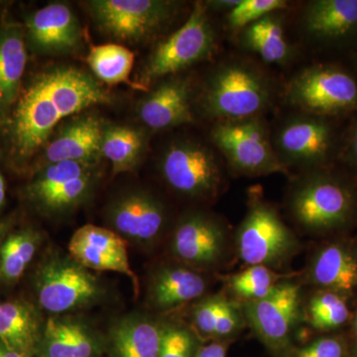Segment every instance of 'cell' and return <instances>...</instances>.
<instances>
[{
	"instance_id": "obj_1",
	"label": "cell",
	"mask_w": 357,
	"mask_h": 357,
	"mask_svg": "<svg viewBox=\"0 0 357 357\" xmlns=\"http://www.w3.org/2000/svg\"><path fill=\"white\" fill-rule=\"evenodd\" d=\"M112 102L98 79L72 66H58L37 75L18 100L13 141L20 158H29L70 115Z\"/></svg>"
},
{
	"instance_id": "obj_2",
	"label": "cell",
	"mask_w": 357,
	"mask_h": 357,
	"mask_svg": "<svg viewBox=\"0 0 357 357\" xmlns=\"http://www.w3.org/2000/svg\"><path fill=\"white\" fill-rule=\"evenodd\" d=\"M272 100L261 70L244 61H227L211 72L202 96L204 114L218 121L258 116Z\"/></svg>"
},
{
	"instance_id": "obj_3",
	"label": "cell",
	"mask_w": 357,
	"mask_h": 357,
	"mask_svg": "<svg viewBox=\"0 0 357 357\" xmlns=\"http://www.w3.org/2000/svg\"><path fill=\"white\" fill-rule=\"evenodd\" d=\"M34 288L40 306L51 314H63L98 302L105 289L89 269L72 257L51 255L39 265Z\"/></svg>"
},
{
	"instance_id": "obj_4",
	"label": "cell",
	"mask_w": 357,
	"mask_h": 357,
	"mask_svg": "<svg viewBox=\"0 0 357 357\" xmlns=\"http://www.w3.org/2000/svg\"><path fill=\"white\" fill-rule=\"evenodd\" d=\"M211 141L236 172L246 176L285 172L259 117L218 121Z\"/></svg>"
},
{
	"instance_id": "obj_5",
	"label": "cell",
	"mask_w": 357,
	"mask_h": 357,
	"mask_svg": "<svg viewBox=\"0 0 357 357\" xmlns=\"http://www.w3.org/2000/svg\"><path fill=\"white\" fill-rule=\"evenodd\" d=\"M215 49V34L206 6L197 3L182 27L155 47L141 74L140 86L211 57Z\"/></svg>"
},
{
	"instance_id": "obj_6",
	"label": "cell",
	"mask_w": 357,
	"mask_h": 357,
	"mask_svg": "<svg viewBox=\"0 0 357 357\" xmlns=\"http://www.w3.org/2000/svg\"><path fill=\"white\" fill-rule=\"evenodd\" d=\"M86 6L102 32L126 42L151 38L178 11L177 2L166 0H91Z\"/></svg>"
},
{
	"instance_id": "obj_7",
	"label": "cell",
	"mask_w": 357,
	"mask_h": 357,
	"mask_svg": "<svg viewBox=\"0 0 357 357\" xmlns=\"http://www.w3.org/2000/svg\"><path fill=\"white\" fill-rule=\"evenodd\" d=\"M160 167L167 184L188 198L211 199L222 187V165L217 155L196 141L178 140L169 145Z\"/></svg>"
},
{
	"instance_id": "obj_8",
	"label": "cell",
	"mask_w": 357,
	"mask_h": 357,
	"mask_svg": "<svg viewBox=\"0 0 357 357\" xmlns=\"http://www.w3.org/2000/svg\"><path fill=\"white\" fill-rule=\"evenodd\" d=\"M239 256L250 266H272L292 257L298 241L269 204L252 202L237 232Z\"/></svg>"
},
{
	"instance_id": "obj_9",
	"label": "cell",
	"mask_w": 357,
	"mask_h": 357,
	"mask_svg": "<svg viewBox=\"0 0 357 357\" xmlns=\"http://www.w3.org/2000/svg\"><path fill=\"white\" fill-rule=\"evenodd\" d=\"M300 310V287L292 283L277 284L259 300L244 305L249 325L260 340L277 356L292 351V333Z\"/></svg>"
},
{
	"instance_id": "obj_10",
	"label": "cell",
	"mask_w": 357,
	"mask_h": 357,
	"mask_svg": "<svg viewBox=\"0 0 357 357\" xmlns=\"http://www.w3.org/2000/svg\"><path fill=\"white\" fill-rule=\"evenodd\" d=\"M96 181L95 165L70 161L48 164L28 187V195L45 213L55 215L86 201Z\"/></svg>"
},
{
	"instance_id": "obj_11",
	"label": "cell",
	"mask_w": 357,
	"mask_h": 357,
	"mask_svg": "<svg viewBox=\"0 0 357 357\" xmlns=\"http://www.w3.org/2000/svg\"><path fill=\"white\" fill-rule=\"evenodd\" d=\"M289 208L301 227L319 231L337 227L351 210V197L345 188L330 178H302L294 188Z\"/></svg>"
},
{
	"instance_id": "obj_12",
	"label": "cell",
	"mask_w": 357,
	"mask_h": 357,
	"mask_svg": "<svg viewBox=\"0 0 357 357\" xmlns=\"http://www.w3.org/2000/svg\"><path fill=\"white\" fill-rule=\"evenodd\" d=\"M289 102L310 114H333L357 103V84L347 73L332 68L304 70L289 84Z\"/></svg>"
},
{
	"instance_id": "obj_13",
	"label": "cell",
	"mask_w": 357,
	"mask_h": 357,
	"mask_svg": "<svg viewBox=\"0 0 357 357\" xmlns=\"http://www.w3.org/2000/svg\"><path fill=\"white\" fill-rule=\"evenodd\" d=\"M69 252L73 259L86 269L116 272L128 276L138 295L139 282L129 262L128 243L114 230L84 225L73 234Z\"/></svg>"
},
{
	"instance_id": "obj_14",
	"label": "cell",
	"mask_w": 357,
	"mask_h": 357,
	"mask_svg": "<svg viewBox=\"0 0 357 357\" xmlns=\"http://www.w3.org/2000/svg\"><path fill=\"white\" fill-rule=\"evenodd\" d=\"M275 152L284 167H310L323 161L332 144L331 129L325 121L310 116H295L277 129Z\"/></svg>"
},
{
	"instance_id": "obj_15",
	"label": "cell",
	"mask_w": 357,
	"mask_h": 357,
	"mask_svg": "<svg viewBox=\"0 0 357 357\" xmlns=\"http://www.w3.org/2000/svg\"><path fill=\"white\" fill-rule=\"evenodd\" d=\"M25 37L33 51L63 55L79 50L83 32L76 14L63 2L38 9L26 20Z\"/></svg>"
},
{
	"instance_id": "obj_16",
	"label": "cell",
	"mask_w": 357,
	"mask_h": 357,
	"mask_svg": "<svg viewBox=\"0 0 357 357\" xmlns=\"http://www.w3.org/2000/svg\"><path fill=\"white\" fill-rule=\"evenodd\" d=\"M112 230L140 244L153 243L163 231L166 211L158 199L146 192L135 191L115 199L107 210Z\"/></svg>"
},
{
	"instance_id": "obj_17",
	"label": "cell",
	"mask_w": 357,
	"mask_h": 357,
	"mask_svg": "<svg viewBox=\"0 0 357 357\" xmlns=\"http://www.w3.org/2000/svg\"><path fill=\"white\" fill-rule=\"evenodd\" d=\"M171 248L176 257L192 266H215L227 248L222 223L204 213H192L178 222Z\"/></svg>"
},
{
	"instance_id": "obj_18",
	"label": "cell",
	"mask_w": 357,
	"mask_h": 357,
	"mask_svg": "<svg viewBox=\"0 0 357 357\" xmlns=\"http://www.w3.org/2000/svg\"><path fill=\"white\" fill-rule=\"evenodd\" d=\"M191 96L189 79L170 77L141 100L138 116L145 126L154 130L190 123L194 121Z\"/></svg>"
},
{
	"instance_id": "obj_19",
	"label": "cell",
	"mask_w": 357,
	"mask_h": 357,
	"mask_svg": "<svg viewBox=\"0 0 357 357\" xmlns=\"http://www.w3.org/2000/svg\"><path fill=\"white\" fill-rule=\"evenodd\" d=\"M105 344L82 321L51 317L44 325L35 357H98Z\"/></svg>"
},
{
	"instance_id": "obj_20",
	"label": "cell",
	"mask_w": 357,
	"mask_h": 357,
	"mask_svg": "<svg viewBox=\"0 0 357 357\" xmlns=\"http://www.w3.org/2000/svg\"><path fill=\"white\" fill-rule=\"evenodd\" d=\"M105 123L93 115L79 117L68 124L45 150L49 164L79 162L95 165L102 157V131Z\"/></svg>"
},
{
	"instance_id": "obj_21",
	"label": "cell",
	"mask_w": 357,
	"mask_h": 357,
	"mask_svg": "<svg viewBox=\"0 0 357 357\" xmlns=\"http://www.w3.org/2000/svg\"><path fill=\"white\" fill-rule=\"evenodd\" d=\"M41 314L25 300L0 303V342L24 357H35L44 328Z\"/></svg>"
},
{
	"instance_id": "obj_22",
	"label": "cell",
	"mask_w": 357,
	"mask_h": 357,
	"mask_svg": "<svg viewBox=\"0 0 357 357\" xmlns=\"http://www.w3.org/2000/svg\"><path fill=\"white\" fill-rule=\"evenodd\" d=\"M164 328L144 317L121 319L110 331V357H158Z\"/></svg>"
},
{
	"instance_id": "obj_23",
	"label": "cell",
	"mask_w": 357,
	"mask_h": 357,
	"mask_svg": "<svg viewBox=\"0 0 357 357\" xmlns=\"http://www.w3.org/2000/svg\"><path fill=\"white\" fill-rule=\"evenodd\" d=\"M25 28L8 22L0 28V112H6L20 98L26 60Z\"/></svg>"
},
{
	"instance_id": "obj_24",
	"label": "cell",
	"mask_w": 357,
	"mask_h": 357,
	"mask_svg": "<svg viewBox=\"0 0 357 357\" xmlns=\"http://www.w3.org/2000/svg\"><path fill=\"white\" fill-rule=\"evenodd\" d=\"M206 288V280L197 272L185 267H164L152 278L149 299L156 309L170 310L201 297Z\"/></svg>"
},
{
	"instance_id": "obj_25",
	"label": "cell",
	"mask_w": 357,
	"mask_h": 357,
	"mask_svg": "<svg viewBox=\"0 0 357 357\" xmlns=\"http://www.w3.org/2000/svg\"><path fill=\"white\" fill-rule=\"evenodd\" d=\"M306 31L317 38L342 36L357 26V0H318L305 13Z\"/></svg>"
},
{
	"instance_id": "obj_26",
	"label": "cell",
	"mask_w": 357,
	"mask_h": 357,
	"mask_svg": "<svg viewBox=\"0 0 357 357\" xmlns=\"http://www.w3.org/2000/svg\"><path fill=\"white\" fill-rule=\"evenodd\" d=\"M310 275L321 287L351 292L357 287V260L344 246L333 244L316 255Z\"/></svg>"
},
{
	"instance_id": "obj_27",
	"label": "cell",
	"mask_w": 357,
	"mask_h": 357,
	"mask_svg": "<svg viewBox=\"0 0 357 357\" xmlns=\"http://www.w3.org/2000/svg\"><path fill=\"white\" fill-rule=\"evenodd\" d=\"M146 147V136L140 129L130 126L105 124L100 151L109 160L112 172H129L139 163Z\"/></svg>"
},
{
	"instance_id": "obj_28",
	"label": "cell",
	"mask_w": 357,
	"mask_h": 357,
	"mask_svg": "<svg viewBox=\"0 0 357 357\" xmlns=\"http://www.w3.org/2000/svg\"><path fill=\"white\" fill-rule=\"evenodd\" d=\"M42 234L33 227L9 232L0 248V284L13 285L24 275L41 245Z\"/></svg>"
},
{
	"instance_id": "obj_29",
	"label": "cell",
	"mask_w": 357,
	"mask_h": 357,
	"mask_svg": "<svg viewBox=\"0 0 357 357\" xmlns=\"http://www.w3.org/2000/svg\"><path fill=\"white\" fill-rule=\"evenodd\" d=\"M243 41L246 47L269 64L285 62L290 55V46L281 21L271 14L246 26Z\"/></svg>"
},
{
	"instance_id": "obj_30",
	"label": "cell",
	"mask_w": 357,
	"mask_h": 357,
	"mask_svg": "<svg viewBox=\"0 0 357 357\" xmlns=\"http://www.w3.org/2000/svg\"><path fill=\"white\" fill-rule=\"evenodd\" d=\"M86 61L93 74L103 83L110 86L130 84L129 76L132 70L134 54L126 47L119 44L93 46Z\"/></svg>"
},
{
	"instance_id": "obj_31",
	"label": "cell",
	"mask_w": 357,
	"mask_h": 357,
	"mask_svg": "<svg viewBox=\"0 0 357 357\" xmlns=\"http://www.w3.org/2000/svg\"><path fill=\"white\" fill-rule=\"evenodd\" d=\"M310 323L317 330H333L344 325L349 311L345 301L337 293L317 294L307 306Z\"/></svg>"
},
{
	"instance_id": "obj_32",
	"label": "cell",
	"mask_w": 357,
	"mask_h": 357,
	"mask_svg": "<svg viewBox=\"0 0 357 357\" xmlns=\"http://www.w3.org/2000/svg\"><path fill=\"white\" fill-rule=\"evenodd\" d=\"M277 275L262 265L250 266L232 277L230 288L246 302L262 299L277 285Z\"/></svg>"
},
{
	"instance_id": "obj_33",
	"label": "cell",
	"mask_w": 357,
	"mask_h": 357,
	"mask_svg": "<svg viewBox=\"0 0 357 357\" xmlns=\"http://www.w3.org/2000/svg\"><path fill=\"white\" fill-rule=\"evenodd\" d=\"M287 6L284 0H241L238 6L229 11L227 21L234 29H241L274 11Z\"/></svg>"
},
{
	"instance_id": "obj_34",
	"label": "cell",
	"mask_w": 357,
	"mask_h": 357,
	"mask_svg": "<svg viewBox=\"0 0 357 357\" xmlns=\"http://www.w3.org/2000/svg\"><path fill=\"white\" fill-rule=\"evenodd\" d=\"M199 347L198 340L187 328L165 326L158 357H192Z\"/></svg>"
},
{
	"instance_id": "obj_35",
	"label": "cell",
	"mask_w": 357,
	"mask_h": 357,
	"mask_svg": "<svg viewBox=\"0 0 357 357\" xmlns=\"http://www.w3.org/2000/svg\"><path fill=\"white\" fill-rule=\"evenodd\" d=\"M227 303L229 300L222 296H213L199 303L198 306L195 307L192 317L195 326L199 333L206 337H213L218 319Z\"/></svg>"
},
{
	"instance_id": "obj_36",
	"label": "cell",
	"mask_w": 357,
	"mask_h": 357,
	"mask_svg": "<svg viewBox=\"0 0 357 357\" xmlns=\"http://www.w3.org/2000/svg\"><path fill=\"white\" fill-rule=\"evenodd\" d=\"M349 349L342 338L323 337L312 340L297 349H292L287 357H349Z\"/></svg>"
},
{
	"instance_id": "obj_37",
	"label": "cell",
	"mask_w": 357,
	"mask_h": 357,
	"mask_svg": "<svg viewBox=\"0 0 357 357\" xmlns=\"http://www.w3.org/2000/svg\"><path fill=\"white\" fill-rule=\"evenodd\" d=\"M227 347L229 344L225 340H215L199 345L192 357H227Z\"/></svg>"
},
{
	"instance_id": "obj_38",
	"label": "cell",
	"mask_w": 357,
	"mask_h": 357,
	"mask_svg": "<svg viewBox=\"0 0 357 357\" xmlns=\"http://www.w3.org/2000/svg\"><path fill=\"white\" fill-rule=\"evenodd\" d=\"M241 0H220V1H208L206 2V6L213 7V8H218L220 10L222 9H227V10H231L234 7L238 6Z\"/></svg>"
},
{
	"instance_id": "obj_39",
	"label": "cell",
	"mask_w": 357,
	"mask_h": 357,
	"mask_svg": "<svg viewBox=\"0 0 357 357\" xmlns=\"http://www.w3.org/2000/svg\"><path fill=\"white\" fill-rule=\"evenodd\" d=\"M11 229L10 220H1L0 222V248H1L2 243H3L4 239L9 234V230Z\"/></svg>"
},
{
	"instance_id": "obj_40",
	"label": "cell",
	"mask_w": 357,
	"mask_h": 357,
	"mask_svg": "<svg viewBox=\"0 0 357 357\" xmlns=\"http://www.w3.org/2000/svg\"><path fill=\"white\" fill-rule=\"evenodd\" d=\"M0 357H24L17 352L11 351L0 342Z\"/></svg>"
},
{
	"instance_id": "obj_41",
	"label": "cell",
	"mask_w": 357,
	"mask_h": 357,
	"mask_svg": "<svg viewBox=\"0 0 357 357\" xmlns=\"http://www.w3.org/2000/svg\"><path fill=\"white\" fill-rule=\"evenodd\" d=\"M6 198V182H4L3 176L0 173V208L4 204Z\"/></svg>"
},
{
	"instance_id": "obj_42",
	"label": "cell",
	"mask_w": 357,
	"mask_h": 357,
	"mask_svg": "<svg viewBox=\"0 0 357 357\" xmlns=\"http://www.w3.org/2000/svg\"><path fill=\"white\" fill-rule=\"evenodd\" d=\"M354 349H352V351H354V356L357 357V314L356 316V319H354Z\"/></svg>"
},
{
	"instance_id": "obj_43",
	"label": "cell",
	"mask_w": 357,
	"mask_h": 357,
	"mask_svg": "<svg viewBox=\"0 0 357 357\" xmlns=\"http://www.w3.org/2000/svg\"><path fill=\"white\" fill-rule=\"evenodd\" d=\"M352 152H354V158L357 162V128L354 130V136H352Z\"/></svg>"
}]
</instances>
